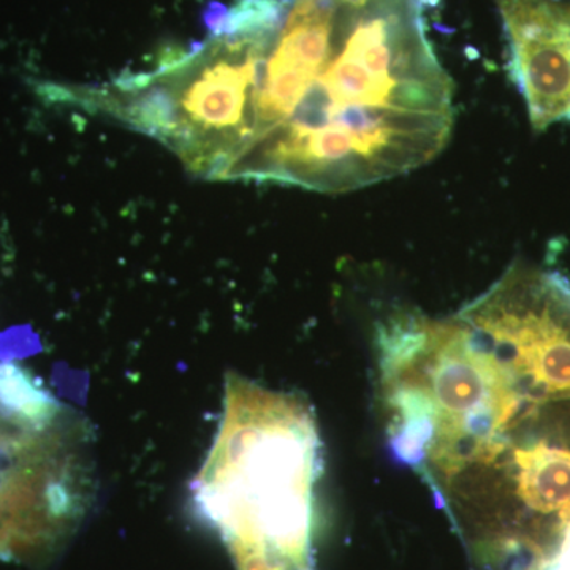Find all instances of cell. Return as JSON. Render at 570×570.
<instances>
[{
	"label": "cell",
	"mask_w": 570,
	"mask_h": 570,
	"mask_svg": "<svg viewBox=\"0 0 570 570\" xmlns=\"http://www.w3.org/2000/svg\"><path fill=\"white\" fill-rule=\"evenodd\" d=\"M438 0H238L197 50L138 73L141 134L214 181L365 189L436 159L455 124Z\"/></svg>",
	"instance_id": "6da1fadb"
},
{
	"label": "cell",
	"mask_w": 570,
	"mask_h": 570,
	"mask_svg": "<svg viewBox=\"0 0 570 570\" xmlns=\"http://www.w3.org/2000/svg\"><path fill=\"white\" fill-rule=\"evenodd\" d=\"M321 474V433L305 397L230 374L193 501L236 570H316Z\"/></svg>",
	"instance_id": "7a4b0ae2"
},
{
	"label": "cell",
	"mask_w": 570,
	"mask_h": 570,
	"mask_svg": "<svg viewBox=\"0 0 570 570\" xmlns=\"http://www.w3.org/2000/svg\"><path fill=\"white\" fill-rule=\"evenodd\" d=\"M508 41L510 80L534 129L570 121L569 0H494Z\"/></svg>",
	"instance_id": "3957f363"
}]
</instances>
